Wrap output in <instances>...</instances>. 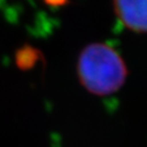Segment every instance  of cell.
Wrapping results in <instances>:
<instances>
[{
  "instance_id": "cell-1",
  "label": "cell",
  "mask_w": 147,
  "mask_h": 147,
  "mask_svg": "<svg viewBox=\"0 0 147 147\" xmlns=\"http://www.w3.org/2000/svg\"><path fill=\"white\" fill-rule=\"evenodd\" d=\"M76 71L83 87L97 96L118 92L127 76V68L121 55L104 42L89 44L81 51Z\"/></svg>"
},
{
  "instance_id": "cell-4",
  "label": "cell",
  "mask_w": 147,
  "mask_h": 147,
  "mask_svg": "<svg viewBox=\"0 0 147 147\" xmlns=\"http://www.w3.org/2000/svg\"><path fill=\"white\" fill-rule=\"evenodd\" d=\"M68 1L69 0H44V2L50 7H62L67 5Z\"/></svg>"
},
{
  "instance_id": "cell-3",
  "label": "cell",
  "mask_w": 147,
  "mask_h": 147,
  "mask_svg": "<svg viewBox=\"0 0 147 147\" xmlns=\"http://www.w3.org/2000/svg\"><path fill=\"white\" fill-rule=\"evenodd\" d=\"M42 58L40 51L37 48L25 45L16 50L14 60L16 67L22 71H28L33 69Z\"/></svg>"
},
{
  "instance_id": "cell-2",
  "label": "cell",
  "mask_w": 147,
  "mask_h": 147,
  "mask_svg": "<svg viewBox=\"0 0 147 147\" xmlns=\"http://www.w3.org/2000/svg\"><path fill=\"white\" fill-rule=\"evenodd\" d=\"M113 10L127 30L147 33V0H113Z\"/></svg>"
}]
</instances>
